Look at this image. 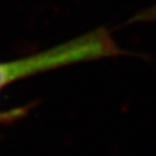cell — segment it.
I'll list each match as a JSON object with an SVG mask.
<instances>
[{"instance_id": "obj_1", "label": "cell", "mask_w": 156, "mask_h": 156, "mask_svg": "<svg viewBox=\"0 0 156 156\" xmlns=\"http://www.w3.org/2000/svg\"><path fill=\"white\" fill-rule=\"evenodd\" d=\"M108 30L98 29L35 55L0 62V90L9 83L56 68L122 55Z\"/></svg>"}]
</instances>
